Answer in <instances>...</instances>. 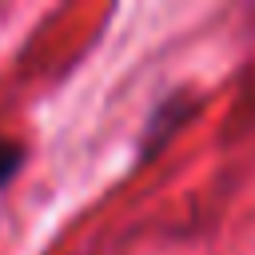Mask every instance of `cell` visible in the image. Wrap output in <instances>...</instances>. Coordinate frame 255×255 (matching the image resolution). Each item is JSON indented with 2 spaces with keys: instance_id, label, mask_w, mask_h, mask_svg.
Returning <instances> with one entry per match:
<instances>
[{
  "instance_id": "1",
  "label": "cell",
  "mask_w": 255,
  "mask_h": 255,
  "mask_svg": "<svg viewBox=\"0 0 255 255\" xmlns=\"http://www.w3.org/2000/svg\"><path fill=\"white\" fill-rule=\"evenodd\" d=\"M24 143L20 139H8V135H0V191L20 175V167H24Z\"/></svg>"
}]
</instances>
